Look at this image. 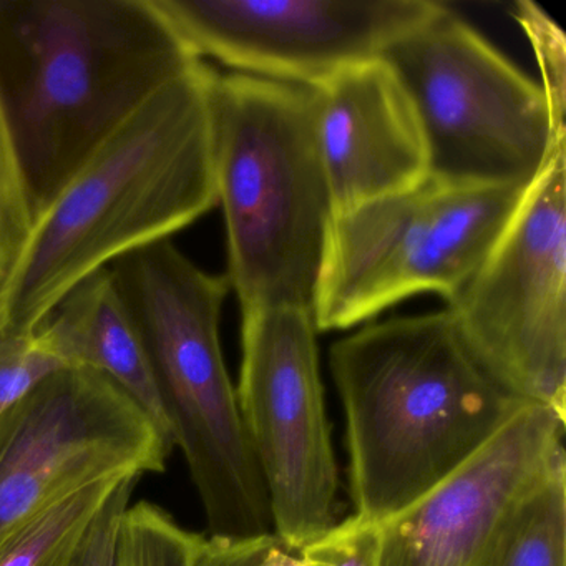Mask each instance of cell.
I'll return each mask as SVG.
<instances>
[{
    "mask_svg": "<svg viewBox=\"0 0 566 566\" xmlns=\"http://www.w3.org/2000/svg\"><path fill=\"white\" fill-rule=\"evenodd\" d=\"M171 450L105 374L57 370L0 416V546L94 483L165 472Z\"/></svg>",
    "mask_w": 566,
    "mask_h": 566,
    "instance_id": "obj_9",
    "label": "cell"
},
{
    "mask_svg": "<svg viewBox=\"0 0 566 566\" xmlns=\"http://www.w3.org/2000/svg\"><path fill=\"white\" fill-rule=\"evenodd\" d=\"M142 476H128L118 483L107 502L92 520L75 566H117V543L122 520Z\"/></svg>",
    "mask_w": 566,
    "mask_h": 566,
    "instance_id": "obj_22",
    "label": "cell"
},
{
    "mask_svg": "<svg viewBox=\"0 0 566 566\" xmlns=\"http://www.w3.org/2000/svg\"><path fill=\"white\" fill-rule=\"evenodd\" d=\"M382 59L412 102L437 184L525 190L566 140L542 85L449 8Z\"/></svg>",
    "mask_w": 566,
    "mask_h": 566,
    "instance_id": "obj_6",
    "label": "cell"
},
{
    "mask_svg": "<svg viewBox=\"0 0 566 566\" xmlns=\"http://www.w3.org/2000/svg\"><path fill=\"white\" fill-rule=\"evenodd\" d=\"M310 88L336 214L413 190L429 178L419 118L382 57Z\"/></svg>",
    "mask_w": 566,
    "mask_h": 566,
    "instance_id": "obj_13",
    "label": "cell"
},
{
    "mask_svg": "<svg viewBox=\"0 0 566 566\" xmlns=\"http://www.w3.org/2000/svg\"><path fill=\"white\" fill-rule=\"evenodd\" d=\"M197 533L150 502L128 506L117 543V566H191Z\"/></svg>",
    "mask_w": 566,
    "mask_h": 566,
    "instance_id": "obj_17",
    "label": "cell"
},
{
    "mask_svg": "<svg viewBox=\"0 0 566 566\" xmlns=\"http://www.w3.org/2000/svg\"><path fill=\"white\" fill-rule=\"evenodd\" d=\"M513 19L530 39L539 74L542 88L552 111L556 127L566 130V41L562 29L539 6L522 0L512 9Z\"/></svg>",
    "mask_w": 566,
    "mask_h": 566,
    "instance_id": "obj_20",
    "label": "cell"
},
{
    "mask_svg": "<svg viewBox=\"0 0 566 566\" xmlns=\"http://www.w3.org/2000/svg\"><path fill=\"white\" fill-rule=\"evenodd\" d=\"M125 479L94 483L32 520L0 546V566H75L92 520Z\"/></svg>",
    "mask_w": 566,
    "mask_h": 566,
    "instance_id": "obj_15",
    "label": "cell"
},
{
    "mask_svg": "<svg viewBox=\"0 0 566 566\" xmlns=\"http://www.w3.org/2000/svg\"><path fill=\"white\" fill-rule=\"evenodd\" d=\"M65 367L114 380L175 447L150 359L111 268L78 283L38 327Z\"/></svg>",
    "mask_w": 566,
    "mask_h": 566,
    "instance_id": "obj_14",
    "label": "cell"
},
{
    "mask_svg": "<svg viewBox=\"0 0 566 566\" xmlns=\"http://www.w3.org/2000/svg\"><path fill=\"white\" fill-rule=\"evenodd\" d=\"M499 566H566V460L523 506Z\"/></svg>",
    "mask_w": 566,
    "mask_h": 566,
    "instance_id": "obj_16",
    "label": "cell"
},
{
    "mask_svg": "<svg viewBox=\"0 0 566 566\" xmlns=\"http://www.w3.org/2000/svg\"><path fill=\"white\" fill-rule=\"evenodd\" d=\"M195 54L284 84L316 87L439 18L433 0H154Z\"/></svg>",
    "mask_w": 566,
    "mask_h": 566,
    "instance_id": "obj_11",
    "label": "cell"
},
{
    "mask_svg": "<svg viewBox=\"0 0 566 566\" xmlns=\"http://www.w3.org/2000/svg\"><path fill=\"white\" fill-rule=\"evenodd\" d=\"M108 268L150 359L208 536L273 533L263 473L221 350L228 277L201 270L171 240L132 251Z\"/></svg>",
    "mask_w": 566,
    "mask_h": 566,
    "instance_id": "obj_5",
    "label": "cell"
},
{
    "mask_svg": "<svg viewBox=\"0 0 566 566\" xmlns=\"http://www.w3.org/2000/svg\"><path fill=\"white\" fill-rule=\"evenodd\" d=\"M258 566H306V563L301 553L291 552L277 538V542L273 543V546L264 553L263 559Z\"/></svg>",
    "mask_w": 566,
    "mask_h": 566,
    "instance_id": "obj_24",
    "label": "cell"
},
{
    "mask_svg": "<svg viewBox=\"0 0 566 566\" xmlns=\"http://www.w3.org/2000/svg\"><path fill=\"white\" fill-rule=\"evenodd\" d=\"M313 311L243 313L238 406L270 499L274 535L291 552L336 525V459L324 407Z\"/></svg>",
    "mask_w": 566,
    "mask_h": 566,
    "instance_id": "obj_10",
    "label": "cell"
},
{
    "mask_svg": "<svg viewBox=\"0 0 566 566\" xmlns=\"http://www.w3.org/2000/svg\"><path fill=\"white\" fill-rule=\"evenodd\" d=\"M525 190L427 178L413 190L336 214L313 306L317 333L349 329L413 294L436 293L449 303Z\"/></svg>",
    "mask_w": 566,
    "mask_h": 566,
    "instance_id": "obj_7",
    "label": "cell"
},
{
    "mask_svg": "<svg viewBox=\"0 0 566 566\" xmlns=\"http://www.w3.org/2000/svg\"><path fill=\"white\" fill-rule=\"evenodd\" d=\"M62 369L67 367L41 331L0 336V416Z\"/></svg>",
    "mask_w": 566,
    "mask_h": 566,
    "instance_id": "obj_19",
    "label": "cell"
},
{
    "mask_svg": "<svg viewBox=\"0 0 566 566\" xmlns=\"http://www.w3.org/2000/svg\"><path fill=\"white\" fill-rule=\"evenodd\" d=\"M276 542L274 533L247 539L197 535L191 566H258Z\"/></svg>",
    "mask_w": 566,
    "mask_h": 566,
    "instance_id": "obj_23",
    "label": "cell"
},
{
    "mask_svg": "<svg viewBox=\"0 0 566 566\" xmlns=\"http://www.w3.org/2000/svg\"><path fill=\"white\" fill-rule=\"evenodd\" d=\"M300 553L306 566H379V526L353 515Z\"/></svg>",
    "mask_w": 566,
    "mask_h": 566,
    "instance_id": "obj_21",
    "label": "cell"
},
{
    "mask_svg": "<svg viewBox=\"0 0 566 566\" xmlns=\"http://www.w3.org/2000/svg\"><path fill=\"white\" fill-rule=\"evenodd\" d=\"M214 77L200 62L151 95L35 214L0 291V336L38 329L85 277L217 207Z\"/></svg>",
    "mask_w": 566,
    "mask_h": 566,
    "instance_id": "obj_1",
    "label": "cell"
},
{
    "mask_svg": "<svg viewBox=\"0 0 566 566\" xmlns=\"http://www.w3.org/2000/svg\"><path fill=\"white\" fill-rule=\"evenodd\" d=\"M213 132L227 277L241 311H313L336 220L313 91L217 72Z\"/></svg>",
    "mask_w": 566,
    "mask_h": 566,
    "instance_id": "obj_4",
    "label": "cell"
},
{
    "mask_svg": "<svg viewBox=\"0 0 566 566\" xmlns=\"http://www.w3.org/2000/svg\"><path fill=\"white\" fill-rule=\"evenodd\" d=\"M447 311L500 387L566 420V140Z\"/></svg>",
    "mask_w": 566,
    "mask_h": 566,
    "instance_id": "obj_8",
    "label": "cell"
},
{
    "mask_svg": "<svg viewBox=\"0 0 566 566\" xmlns=\"http://www.w3.org/2000/svg\"><path fill=\"white\" fill-rule=\"evenodd\" d=\"M357 518L382 525L469 462L526 406L467 349L449 311L373 323L333 344Z\"/></svg>",
    "mask_w": 566,
    "mask_h": 566,
    "instance_id": "obj_3",
    "label": "cell"
},
{
    "mask_svg": "<svg viewBox=\"0 0 566 566\" xmlns=\"http://www.w3.org/2000/svg\"><path fill=\"white\" fill-rule=\"evenodd\" d=\"M565 423L526 403L449 479L379 525V566H499L523 506L566 460Z\"/></svg>",
    "mask_w": 566,
    "mask_h": 566,
    "instance_id": "obj_12",
    "label": "cell"
},
{
    "mask_svg": "<svg viewBox=\"0 0 566 566\" xmlns=\"http://www.w3.org/2000/svg\"><path fill=\"white\" fill-rule=\"evenodd\" d=\"M200 62L154 0H0V101L34 213Z\"/></svg>",
    "mask_w": 566,
    "mask_h": 566,
    "instance_id": "obj_2",
    "label": "cell"
},
{
    "mask_svg": "<svg viewBox=\"0 0 566 566\" xmlns=\"http://www.w3.org/2000/svg\"><path fill=\"white\" fill-rule=\"evenodd\" d=\"M34 218L21 158L0 101V291L22 256Z\"/></svg>",
    "mask_w": 566,
    "mask_h": 566,
    "instance_id": "obj_18",
    "label": "cell"
}]
</instances>
